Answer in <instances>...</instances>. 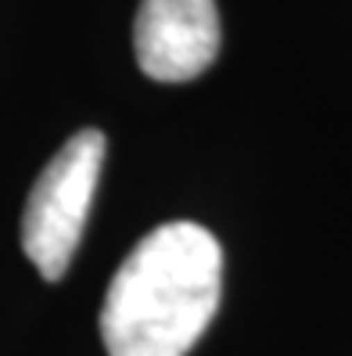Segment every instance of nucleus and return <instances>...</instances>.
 <instances>
[{"instance_id": "obj_3", "label": "nucleus", "mask_w": 352, "mask_h": 356, "mask_svg": "<svg viewBox=\"0 0 352 356\" xmlns=\"http://www.w3.org/2000/svg\"><path fill=\"white\" fill-rule=\"evenodd\" d=\"M133 51L140 72L155 83L198 79L219 54L216 0H140Z\"/></svg>"}, {"instance_id": "obj_1", "label": "nucleus", "mask_w": 352, "mask_h": 356, "mask_svg": "<svg viewBox=\"0 0 352 356\" xmlns=\"http://www.w3.org/2000/svg\"><path fill=\"white\" fill-rule=\"evenodd\" d=\"M223 248L198 223H162L122 259L101 306L108 356H187L219 309Z\"/></svg>"}, {"instance_id": "obj_2", "label": "nucleus", "mask_w": 352, "mask_h": 356, "mask_svg": "<svg viewBox=\"0 0 352 356\" xmlns=\"http://www.w3.org/2000/svg\"><path fill=\"white\" fill-rule=\"evenodd\" d=\"M101 165H105V134L79 130L40 170L22 213V248L40 277L61 281L69 274L79 238L87 230Z\"/></svg>"}]
</instances>
